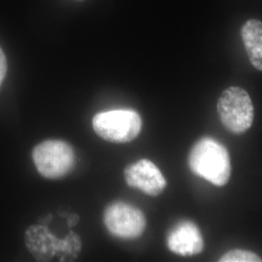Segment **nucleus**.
<instances>
[{"label": "nucleus", "mask_w": 262, "mask_h": 262, "mask_svg": "<svg viewBox=\"0 0 262 262\" xmlns=\"http://www.w3.org/2000/svg\"><path fill=\"white\" fill-rule=\"evenodd\" d=\"M188 165L194 175L216 187L225 186L231 175L228 150L211 137H203L193 145L188 156Z\"/></svg>", "instance_id": "1"}, {"label": "nucleus", "mask_w": 262, "mask_h": 262, "mask_svg": "<svg viewBox=\"0 0 262 262\" xmlns=\"http://www.w3.org/2000/svg\"><path fill=\"white\" fill-rule=\"evenodd\" d=\"M26 245L28 251L37 260H50L55 255L59 260H73L80 253L82 245L79 236L70 231L64 239L52 234L45 225L30 226L26 232Z\"/></svg>", "instance_id": "2"}, {"label": "nucleus", "mask_w": 262, "mask_h": 262, "mask_svg": "<svg viewBox=\"0 0 262 262\" xmlns=\"http://www.w3.org/2000/svg\"><path fill=\"white\" fill-rule=\"evenodd\" d=\"M216 111L225 128L242 134L252 126L254 117L253 102L249 94L240 86H229L221 94Z\"/></svg>", "instance_id": "3"}, {"label": "nucleus", "mask_w": 262, "mask_h": 262, "mask_svg": "<svg viewBox=\"0 0 262 262\" xmlns=\"http://www.w3.org/2000/svg\"><path fill=\"white\" fill-rule=\"evenodd\" d=\"M95 133L104 140L114 143H127L140 133V115L131 109H116L99 113L93 120Z\"/></svg>", "instance_id": "4"}, {"label": "nucleus", "mask_w": 262, "mask_h": 262, "mask_svg": "<svg viewBox=\"0 0 262 262\" xmlns=\"http://www.w3.org/2000/svg\"><path fill=\"white\" fill-rule=\"evenodd\" d=\"M33 162L41 176L59 179L67 175L75 165L72 147L61 140H47L38 144L32 152Z\"/></svg>", "instance_id": "5"}, {"label": "nucleus", "mask_w": 262, "mask_h": 262, "mask_svg": "<svg viewBox=\"0 0 262 262\" xmlns=\"http://www.w3.org/2000/svg\"><path fill=\"white\" fill-rule=\"evenodd\" d=\"M104 224L111 234L131 240L140 237L145 231L146 217L138 208L116 201L105 210Z\"/></svg>", "instance_id": "6"}, {"label": "nucleus", "mask_w": 262, "mask_h": 262, "mask_svg": "<svg viewBox=\"0 0 262 262\" xmlns=\"http://www.w3.org/2000/svg\"><path fill=\"white\" fill-rule=\"evenodd\" d=\"M124 177L129 187L138 188L150 196L159 195L167 185L161 171L149 159H140L127 166Z\"/></svg>", "instance_id": "7"}, {"label": "nucleus", "mask_w": 262, "mask_h": 262, "mask_svg": "<svg viewBox=\"0 0 262 262\" xmlns=\"http://www.w3.org/2000/svg\"><path fill=\"white\" fill-rule=\"evenodd\" d=\"M167 247L181 256H192L204 249V240L198 226L190 221H182L167 235Z\"/></svg>", "instance_id": "8"}, {"label": "nucleus", "mask_w": 262, "mask_h": 262, "mask_svg": "<svg viewBox=\"0 0 262 262\" xmlns=\"http://www.w3.org/2000/svg\"><path fill=\"white\" fill-rule=\"evenodd\" d=\"M241 37L252 66L262 71V21L247 20L241 28Z\"/></svg>", "instance_id": "9"}, {"label": "nucleus", "mask_w": 262, "mask_h": 262, "mask_svg": "<svg viewBox=\"0 0 262 262\" xmlns=\"http://www.w3.org/2000/svg\"><path fill=\"white\" fill-rule=\"evenodd\" d=\"M221 262H260V256L256 253L245 251V250H232L225 253L221 259Z\"/></svg>", "instance_id": "10"}, {"label": "nucleus", "mask_w": 262, "mask_h": 262, "mask_svg": "<svg viewBox=\"0 0 262 262\" xmlns=\"http://www.w3.org/2000/svg\"><path fill=\"white\" fill-rule=\"evenodd\" d=\"M7 72V60L2 49L0 48V84H2Z\"/></svg>", "instance_id": "11"}, {"label": "nucleus", "mask_w": 262, "mask_h": 262, "mask_svg": "<svg viewBox=\"0 0 262 262\" xmlns=\"http://www.w3.org/2000/svg\"><path fill=\"white\" fill-rule=\"evenodd\" d=\"M78 222H79V216L75 214H72L68 217V225L69 226H74L78 224Z\"/></svg>", "instance_id": "12"}]
</instances>
